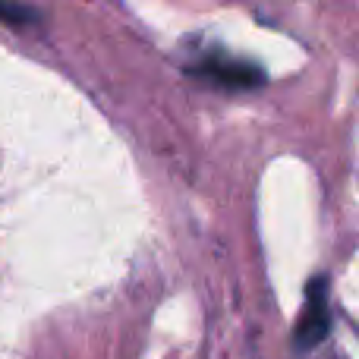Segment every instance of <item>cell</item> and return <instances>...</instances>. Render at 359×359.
I'll use <instances>...</instances> for the list:
<instances>
[{"label": "cell", "instance_id": "3957f363", "mask_svg": "<svg viewBox=\"0 0 359 359\" xmlns=\"http://www.w3.org/2000/svg\"><path fill=\"white\" fill-rule=\"evenodd\" d=\"M29 19H32V10L19 6L16 0H0V22L19 25V22H29Z\"/></svg>", "mask_w": 359, "mask_h": 359}, {"label": "cell", "instance_id": "6da1fadb", "mask_svg": "<svg viewBox=\"0 0 359 359\" xmlns=\"http://www.w3.org/2000/svg\"><path fill=\"white\" fill-rule=\"evenodd\" d=\"M306 290H309V293H306L303 316H299V325H297V347L299 350L318 347V344H322V337L328 334V328H331L325 278H316L309 287H306Z\"/></svg>", "mask_w": 359, "mask_h": 359}, {"label": "cell", "instance_id": "7a4b0ae2", "mask_svg": "<svg viewBox=\"0 0 359 359\" xmlns=\"http://www.w3.org/2000/svg\"><path fill=\"white\" fill-rule=\"evenodd\" d=\"M196 73L211 82H221L227 88H252V86H262V79H265L259 67L227 60V57H205L202 67H196Z\"/></svg>", "mask_w": 359, "mask_h": 359}]
</instances>
